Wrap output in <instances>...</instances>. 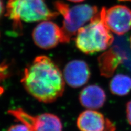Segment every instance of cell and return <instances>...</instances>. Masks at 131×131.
<instances>
[{
    "mask_svg": "<svg viewBox=\"0 0 131 131\" xmlns=\"http://www.w3.org/2000/svg\"><path fill=\"white\" fill-rule=\"evenodd\" d=\"M26 91L39 102H54L62 96L65 81L58 66L45 55L36 57L25 69L21 80Z\"/></svg>",
    "mask_w": 131,
    "mask_h": 131,
    "instance_id": "obj_1",
    "label": "cell"
},
{
    "mask_svg": "<svg viewBox=\"0 0 131 131\" xmlns=\"http://www.w3.org/2000/svg\"><path fill=\"white\" fill-rule=\"evenodd\" d=\"M75 39L77 48L90 55L107 49L113 43L114 37L99 12L89 24L80 28Z\"/></svg>",
    "mask_w": 131,
    "mask_h": 131,
    "instance_id": "obj_2",
    "label": "cell"
},
{
    "mask_svg": "<svg viewBox=\"0 0 131 131\" xmlns=\"http://www.w3.org/2000/svg\"><path fill=\"white\" fill-rule=\"evenodd\" d=\"M59 15L57 11L49 9L44 0H8L6 7V16L18 27L21 26V21H47L55 19Z\"/></svg>",
    "mask_w": 131,
    "mask_h": 131,
    "instance_id": "obj_3",
    "label": "cell"
},
{
    "mask_svg": "<svg viewBox=\"0 0 131 131\" xmlns=\"http://www.w3.org/2000/svg\"><path fill=\"white\" fill-rule=\"evenodd\" d=\"M57 12L63 16V25L61 27L62 34V43H68L84 25L90 21L99 13L96 6L79 5L69 7L62 1L55 2Z\"/></svg>",
    "mask_w": 131,
    "mask_h": 131,
    "instance_id": "obj_4",
    "label": "cell"
},
{
    "mask_svg": "<svg viewBox=\"0 0 131 131\" xmlns=\"http://www.w3.org/2000/svg\"><path fill=\"white\" fill-rule=\"evenodd\" d=\"M8 114L16 120L27 126L31 131H62L60 118L51 113L33 116L21 108L9 110Z\"/></svg>",
    "mask_w": 131,
    "mask_h": 131,
    "instance_id": "obj_5",
    "label": "cell"
},
{
    "mask_svg": "<svg viewBox=\"0 0 131 131\" xmlns=\"http://www.w3.org/2000/svg\"><path fill=\"white\" fill-rule=\"evenodd\" d=\"M101 18L109 30L118 35H122L131 30V10L127 7L116 5L100 12Z\"/></svg>",
    "mask_w": 131,
    "mask_h": 131,
    "instance_id": "obj_6",
    "label": "cell"
},
{
    "mask_svg": "<svg viewBox=\"0 0 131 131\" xmlns=\"http://www.w3.org/2000/svg\"><path fill=\"white\" fill-rule=\"evenodd\" d=\"M32 38L36 46L48 50L62 43V34L57 24L47 20L41 22L34 28Z\"/></svg>",
    "mask_w": 131,
    "mask_h": 131,
    "instance_id": "obj_7",
    "label": "cell"
},
{
    "mask_svg": "<svg viewBox=\"0 0 131 131\" xmlns=\"http://www.w3.org/2000/svg\"><path fill=\"white\" fill-rule=\"evenodd\" d=\"M65 83L73 88L83 86L90 79L91 72L84 61L75 60L69 62L63 69Z\"/></svg>",
    "mask_w": 131,
    "mask_h": 131,
    "instance_id": "obj_8",
    "label": "cell"
},
{
    "mask_svg": "<svg viewBox=\"0 0 131 131\" xmlns=\"http://www.w3.org/2000/svg\"><path fill=\"white\" fill-rule=\"evenodd\" d=\"M108 120L100 112L86 110L80 114L77 125L80 131H104Z\"/></svg>",
    "mask_w": 131,
    "mask_h": 131,
    "instance_id": "obj_9",
    "label": "cell"
},
{
    "mask_svg": "<svg viewBox=\"0 0 131 131\" xmlns=\"http://www.w3.org/2000/svg\"><path fill=\"white\" fill-rule=\"evenodd\" d=\"M79 101L84 107L89 109H98L103 106L106 101L104 90L96 85H90L81 90Z\"/></svg>",
    "mask_w": 131,
    "mask_h": 131,
    "instance_id": "obj_10",
    "label": "cell"
},
{
    "mask_svg": "<svg viewBox=\"0 0 131 131\" xmlns=\"http://www.w3.org/2000/svg\"><path fill=\"white\" fill-rule=\"evenodd\" d=\"M122 61V56L113 48L103 52L98 59L101 74L106 78L112 76Z\"/></svg>",
    "mask_w": 131,
    "mask_h": 131,
    "instance_id": "obj_11",
    "label": "cell"
},
{
    "mask_svg": "<svg viewBox=\"0 0 131 131\" xmlns=\"http://www.w3.org/2000/svg\"><path fill=\"white\" fill-rule=\"evenodd\" d=\"M109 89L113 95H127L131 91V78L122 74L116 75L110 81Z\"/></svg>",
    "mask_w": 131,
    "mask_h": 131,
    "instance_id": "obj_12",
    "label": "cell"
},
{
    "mask_svg": "<svg viewBox=\"0 0 131 131\" xmlns=\"http://www.w3.org/2000/svg\"><path fill=\"white\" fill-rule=\"evenodd\" d=\"M7 131H31L27 126L23 124L12 125Z\"/></svg>",
    "mask_w": 131,
    "mask_h": 131,
    "instance_id": "obj_13",
    "label": "cell"
},
{
    "mask_svg": "<svg viewBox=\"0 0 131 131\" xmlns=\"http://www.w3.org/2000/svg\"><path fill=\"white\" fill-rule=\"evenodd\" d=\"M126 115L128 122L131 125V100L126 105Z\"/></svg>",
    "mask_w": 131,
    "mask_h": 131,
    "instance_id": "obj_14",
    "label": "cell"
},
{
    "mask_svg": "<svg viewBox=\"0 0 131 131\" xmlns=\"http://www.w3.org/2000/svg\"><path fill=\"white\" fill-rule=\"evenodd\" d=\"M104 131H115V126L109 120H108L107 126H106V129Z\"/></svg>",
    "mask_w": 131,
    "mask_h": 131,
    "instance_id": "obj_15",
    "label": "cell"
},
{
    "mask_svg": "<svg viewBox=\"0 0 131 131\" xmlns=\"http://www.w3.org/2000/svg\"><path fill=\"white\" fill-rule=\"evenodd\" d=\"M4 11V8L3 6V3L1 0H0V18H1V16L3 13Z\"/></svg>",
    "mask_w": 131,
    "mask_h": 131,
    "instance_id": "obj_16",
    "label": "cell"
},
{
    "mask_svg": "<svg viewBox=\"0 0 131 131\" xmlns=\"http://www.w3.org/2000/svg\"><path fill=\"white\" fill-rule=\"evenodd\" d=\"M68 1L73 2H80L82 1H84V0H68Z\"/></svg>",
    "mask_w": 131,
    "mask_h": 131,
    "instance_id": "obj_17",
    "label": "cell"
},
{
    "mask_svg": "<svg viewBox=\"0 0 131 131\" xmlns=\"http://www.w3.org/2000/svg\"><path fill=\"white\" fill-rule=\"evenodd\" d=\"M118 1L122 2H131V0H118Z\"/></svg>",
    "mask_w": 131,
    "mask_h": 131,
    "instance_id": "obj_18",
    "label": "cell"
},
{
    "mask_svg": "<svg viewBox=\"0 0 131 131\" xmlns=\"http://www.w3.org/2000/svg\"><path fill=\"white\" fill-rule=\"evenodd\" d=\"M130 46H131V37L130 38Z\"/></svg>",
    "mask_w": 131,
    "mask_h": 131,
    "instance_id": "obj_19",
    "label": "cell"
}]
</instances>
